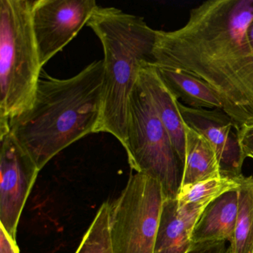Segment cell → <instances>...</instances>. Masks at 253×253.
Wrapping results in <instances>:
<instances>
[{"label": "cell", "mask_w": 253, "mask_h": 253, "mask_svg": "<svg viewBox=\"0 0 253 253\" xmlns=\"http://www.w3.org/2000/svg\"><path fill=\"white\" fill-rule=\"evenodd\" d=\"M253 0H208L191 10L187 23L156 30L154 65L199 80L218 97L236 126L253 124V49L248 28Z\"/></svg>", "instance_id": "6da1fadb"}, {"label": "cell", "mask_w": 253, "mask_h": 253, "mask_svg": "<svg viewBox=\"0 0 253 253\" xmlns=\"http://www.w3.org/2000/svg\"><path fill=\"white\" fill-rule=\"evenodd\" d=\"M104 62L68 79L42 69L33 103L9 122V131L40 171L72 143L96 133L103 106Z\"/></svg>", "instance_id": "7a4b0ae2"}, {"label": "cell", "mask_w": 253, "mask_h": 253, "mask_svg": "<svg viewBox=\"0 0 253 253\" xmlns=\"http://www.w3.org/2000/svg\"><path fill=\"white\" fill-rule=\"evenodd\" d=\"M103 45L104 82L96 133L106 132L125 147L130 97L144 63L154 64L156 30L143 17L114 7H97L86 25Z\"/></svg>", "instance_id": "3957f363"}, {"label": "cell", "mask_w": 253, "mask_h": 253, "mask_svg": "<svg viewBox=\"0 0 253 253\" xmlns=\"http://www.w3.org/2000/svg\"><path fill=\"white\" fill-rule=\"evenodd\" d=\"M35 0H0V134L32 106L42 71L32 27Z\"/></svg>", "instance_id": "277c9868"}, {"label": "cell", "mask_w": 253, "mask_h": 253, "mask_svg": "<svg viewBox=\"0 0 253 253\" xmlns=\"http://www.w3.org/2000/svg\"><path fill=\"white\" fill-rule=\"evenodd\" d=\"M124 149L133 170L157 180L165 199L177 198L183 167L150 97L138 81L130 97Z\"/></svg>", "instance_id": "5b68a950"}, {"label": "cell", "mask_w": 253, "mask_h": 253, "mask_svg": "<svg viewBox=\"0 0 253 253\" xmlns=\"http://www.w3.org/2000/svg\"><path fill=\"white\" fill-rule=\"evenodd\" d=\"M164 198L161 184L141 173L131 174L111 204L114 253H154Z\"/></svg>", "instance_id": "8992f818"}, {"label": "cell", "mask_w": 253, "mask_h": 253, "mask_svg": "<svg viewBox=\"0 0 253 253\" xmlns=\"http://www.w3.org/2000/svg\"><path fill=\"white\" fill-rule=\"evenodd\" d=\"M95 0H35L32 27L42 67L87 25Z\"/></svg>", "instance_id": "52a82bcc"}, {"label": "cell", "mask_w": 253, "mask_h": 253, "mask_svg": "<svg viewBox=\"0 0 253 253\" xmlns=\"http://www.w3.org/2000/svg\"><path fill=\"white\" fill-rule=\"evenodd\" d=\"M39 171L10 131L0 135V223L15 241L22 212Z\"/></svg>", "instance_id": "ba28073f"}, {"label": "cell", "mask_w": 253, "mask_h": 253, "mask_svg": "<svg viewBox=\"0 0 253 253\" xmlns=\"http://www.w3.org/2000/svg\"><path fill=\"white\" fill-rule=\"evenodd\" d=\"M183 123L202 134L211 143L220 163L222 177L242 175L244 159L237 134L236 126L222 109L192 108L178 103Z\"/></svg>", "instance_id": "9c48e42d"}, {"label": "cell", "mask_w": 253, "mask_h": 253, "mask_svg": "<svg viewBox=\"0 0 253 253\" xmlns=\"http://www.w3.org/2000/svg\"><path fill=\"white\" fill-rule=\"evenodd\" d=\"M207 206L164 199L154 253H187L194 244L191 236L195 223Z\"/></svg>", "instance_id": "30bf717a"}, {"label": "cell", "mask_w": 253, "mask_h": 253, "mask_svg": "<svg viewBox=\"0 0 253 253\" xmlns=\"http://www.w3.org/2000/svg\"><path fill=\"white\" fill-rule=\"evenodd\" d=\"M138 82L150 97L160 120L169 134L179 160L184 167V123L179 110V100L164 84L154 64L143 65L139 72Z\"/></svg>", "instance_id": "8fae6325"}, {"label": "cell", "mask_w": 253, "mask_h": 253, "mask_svg": "<svg viewBox=\"0 0 253 253\" xmlns=\"http://www.w3.org/2000/svg\"><path fill=\"white\" fill-rule=\"evenodd\" d=\"M238 211V192L231 191L211 201L195 223L193 244L233 239Z\"/></svg>", "instance_id": "7c38bea8"}, {"label": "cell", "mask_w": 253, "mask_h": 253, "mask_svg": "<svg viewBox=\"0 0 253 253\" xmlns=\"http://www.w3.org/2000/svg\"><path fill=\"white\" fill-rule=\"evenodd\" d=\"M184 131L185 163L181 187L221 177L218 158L211 143L186 124Z\"/></svg>", "instance_id": "4fadbf2b"}, {"label": "cell", "mask_w": 253, "mask_h": 253, "mask_svg": "<svg viewBox=\"0 0 253 253\" xmlns=\"http://www.w3.org/2000/svg\"><path fill=\"white\" fill-rule=\"evenodd\" d=\"M157 72L169 89L186 106L201 109H219L223 106L218 97L204 83L180 71L156 66Z\"/></svg>", "instance_id": "5bb4252c"}, {"label": "cell", "mask_w": 253, "mask_h": 253, "mask_svg": "<svg viewBox=\"0 0 253 253\" xmlns=\"http://www.w3.org/2000/svg\"><path fill=\"white\" fill-rule=\"evenodd\" d=\"M239 182L236 226L226 253H252L253 250V177L242 174Z\"/></svg>", "instance_id": "9a60e30c"}, {"label": "cell", "mask_w": 253, "mask_h": 253, "mask_svg": "<svg viewBox=\"0 0 253 253\" xmlns=\"http://www.w3.org/2000/svg\"><path fill=\"white\" fill-rule=\"evenodd\" d=\"M239 177H221L182 186L176 198L183 205L207 206L226 192L238 190Z\"/></svg>", "instance_id": "2e32d148"}, {"label": "cell", "mask_w": 253, "mask_h": 253, "mask_svg": "<svg viewBox=\"0 0 253 253\" xmlns=\"http://www.w3.org/2000/svg\"><path fill=\"white\" fill-rule=\"evenodd\" d=\"M110 209L108 201L102 204L75 253H114L110 234Z\"/></svg>", "instance_id": "e0dca14e"}, {"label": "cell", "mask_w": 253, "mask_h": 253, "mask_svg": "<svg viewBox=\"0 0 253 253\" xmlns=\"http://www.w3.org/2000/svg\"><path fill=\"white\" fill-rule=\"evenodd\" d=\"M237 134L243 158L253 159V124L241 127Z\"/></svg>", "instance_id": "ac0fdd59"}, {"label": "cell", "mask_w": 253, "mask_h": 253, "mask_svg": "<svg viewBox=\"0 0 253 253\" xmlns=\"http://www.w3.org/2000/svg\"><path fill=\"white\" fill-rule=\"evenodd\" d=\"M224 241H207L194 244L186 253H226Z\"/></svg>", "instance_id": "d6986e66"}, {"label": "cell", "mask_w": 253, "mask_h": 253, "mask_svg": "<svg viewBox=\"0 0 253 253\" xmlns=\"http://www.w3.org/2000/svg\"><path fill=\"white\" fill-rule=\"evenodd\" d=\"M0 253H20L17 241L2 226H0Z\"/></svg>", "instance_id": "ffe728a7"}, {"label": "cell", "mask_w": 253, "mask_h": 253, "mask_svg": "<svg viewBox=\"0 0 253 253\" xmlns=\"http://www.w3.org/2000/svg\"><path fill=\"white\" fill-rule=\"evenodd\" d=\"M248 39L250 41V45L253 49V20L250 23L248 28Z\"/></svg>", "instance_id": "44dd1931"}, {"label": "cell", "mask_w": 253, "mask_h": 253, "mask_svg": "<svg viewBox=\"0 0 253 253\" xmlns=\"http://www.w3.org/2000/svg\"><path fill=\"white\" fill-rule=\"evenodd\" d=\"M252 253H253V252H252Z\"/></svg>", "instance_id": "7402d4cb"}]
</instances>
